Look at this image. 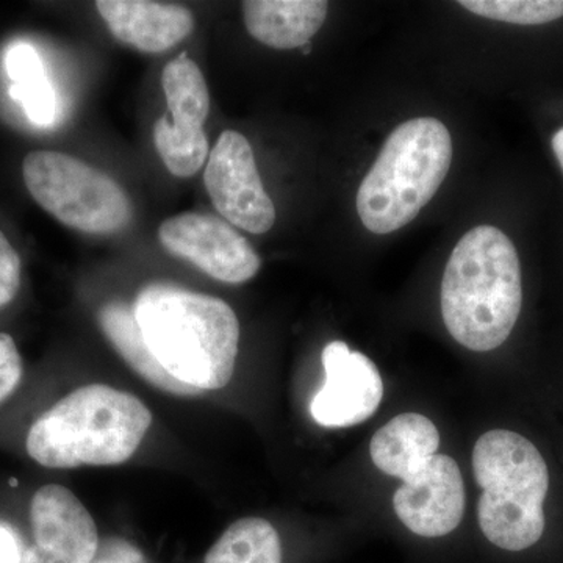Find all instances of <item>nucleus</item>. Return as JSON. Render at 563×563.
<instances>
[{"label":"nucleus","instance_id":"1","mask_svg":"<svg viewBox=\"0 0 563 563\" xmlns=\"http://www.w3.org/2000/svg\"><path fill=\"white\" fill-rule=\"evenodd\" d=\"M147 346L174 379L201 391L231 383L239 355L240 322L213 296L151 284L133 306Z\"/></svg>","mask_w":563,"mask_h":563},{"label":"nucleus","instance_id":"2","mask_svg":"<svg viewBox=\"0 0 563 563\" xmlns=\"http://www.w3.org/2000/svg\"><path fill=\"white\" fill-rule=\"evenodd\" d=\"M521 303V265L512 240L493 225L465 233L442 280V314L451 336L472 351L496 350L512 333Z\"/></svg>","mask_w":563,"mask_h":563},{"label":"nucleus","instance_id":"3","mask_svg":"<svg viewBox=\"0 0 563 563\" xmlns=\"http://www.w3.org/2000/svg\"><path fill=\"white\" fill-rule=\"evenodd\" d=\"M151 424V410L136 396L85 385L33 422L25 446L52 470L120 465L136 453Z\"/></svg>","mask_w":563,"mask_h":563},{"label":"nucleus","instance_id":"4","mask_svg":"<svg viewBox=\"0 0 563 563\" xmlns=\"http://www.w3.org/2000/svg\"><path fill=\"white\" fill-rule=\"evenodd\" d=\"M453 162V140L435 118L402 122L385 141L357 192L358 217L374 233L412 222L442 187Z\"/></svg>","mask_w":563,"mask_h":563},{"label":"nucleus","instance_id":"5","mask_svg":"<svg viewBox=\"0 0 563 563\" xmlns=\"http://www.w3.org/2000/svg\"><path fill=\"white\" fill-rule=\"evenodd\" d=\"M473 470L483 488L477 520L488 542L514 553L539 542L550 488V472L539 450L520 433L490 431L474 446Z\"/></svg>","mask_w":563,"mask_h":563},{"label":"nucleus","instance_id":"6","mask_svg":"<svg viewBox=\"0 0 563 563\" xmlns=\"http://www.w3.org/2000/svg\"><path fill=\"white\" fill-rule=\"evenodd\" d=\"M22 177L32 198L55 220L92 235H109L132 220L128 195L106 173L55 151L31 152Z\"/></svg>","mask_w":563,"mask_h":563},{"label":"nucleus","instance_id":"7","mask_svg":"<svg viewBox=\"0 0 563 563\" xmlns=\"http://www.w3.org/2000/svg\"><path fill=\"white\" fill-rule=\"evenodd\" d=\"M203 184L214 209L236 228L265 233L276 222V209L263 188L254 151L242 133H221L210 152Z\"/></svg>","mask_w":563,"mask_h":563},{"label":"nucleus","instance_id":"8","mask_svg":"<svg viewBox=\"0 0 563 563\" xmlns=\"http://www.w3.org/2000/svg\"><path fill=\"white\" fill-rule=\"evenodd\" d=\"M158 240L176 257L225 284L251 280L262 266L261 257L242 233L211 214H176L163 222Z\"/></svg>","mask_w":563,"mask_h":563},{"label":"nucleus","instance_id":"9","mask_svg":"<svg viewBox=\"0 0 563 563\" xmlns=\"http://www.w3.org/2000/svg\"><path fill=\"white\" fill-rule=\"evenodd\" d=\"M33 543L24 563H92L99 533L87 507L58 484L43 485L31 504Z\"/></svg>","mask_w":563,"mask_h":563},{"label":"nucleus","instance_id":"10","mask_svg":"<svg viewBox=\"0 0 563 563\" xmlns=\"http://www.w3.org/2000/svg\"><path fill=\"white\" fill-rule=\"evenodd\" d=\"M325 383L314 395L310 412L324 428H350L372 418L383 401L379 369L365 354L332 342L322 351Z\"/></svg>","mask_w":563,"mask_h":563},{"label":"nucleus","instance_id":"11","mask_svg":"<svg viewBox=\"0 0 563 563\" xmlns=\"http://www.w3.org/2000/svg\"><path fill=\"white\" fill-rule=\"evenodd\" d=\"M402 483L395 493L393 507L409 531L435 539L461 525L465 487L454 459L435 454Z\"/></svg>","mask_w":563,"mask_h":563},{"label":"nucleus","instance_id":"12","mask_svg":"<svg viewBox=\"0 0 563 563\" xmlns=\"http://www.w3.org/2000/svg\"><path fill=\"white\" fill-rule=\"evenodd\" d=\"M96 9L114 38L147 54L172 49L195 29L191 11L173 3L99 0Z\"/></svg>","mask_w":563,"mask_h":563},{"label":"nucleus","instance_id":"13","mask_svg":"<svg viewBox=\"0 0 563 563\" xmlns=\"http://www.w3.org/2000/svg\"><path fill=\"white\" fill-rule=\"evenodd\" d=\"M329 3L322 0H246L244 24L252 38L273 49H296L317 35Z\"/></svg>","mask_w":563,"mask_h":563},{"label":"nucleus","instance_id":"14","mask_svg":"<svg viewBox=\"0 0 563 563\" xmlns=\"http://www.w3.org/2000/svg\"><path fill=\"white\" fill-rule=\"evenodd\" d=\"M439 429L420 413H402L383 426L372 439L374 465L406 481L439 451Z\"/></svg>","mask_w":563,"mask_h":563},{"label":"nucleus","instance_id":"15","mask_svg":"<svg viewBox=\"0 0 563 563\" xmlns=\"http://www.w3.org/2000/svg\"><path fill=\"white\" fill-rule=\"evenodd\" d=\"M99 325L111 346L121 355L122 361L143 377L146 383L154 385L158 390L173 393L179 396H198L201 390L190 385L179 383L172 374L158 363L152 354L139 322H136L133 307L121 301L103 303L98 313Z\"/></svg>","mask_w":563,"mask_h":563},{"label":"nucleus","instance_id":"16","mask_svg":"<svg viewBox=\"0 0 563 563\" xmlns=\"http://www.w3.org/2000/svg\"><path fill=\"white\" fill-rule=\"evenodd\" d=\"M162 87L173 128L179 132L203 131L210 113L209 87L202 70L187 54H180L165 66Z\"/></svg>","mask_w":563,"mask_h":563},{"label":"nucleus","instance_id":"17","mask_svg":"<svg viewBox=\"0 0 563 563\" xmlns=\"http://www.w3.org/2000/svg\"><path fill=\"white\" fill-rule=\"evenodd\" d=\"M203 563H282L279 533L263 518H243L225 529Z\"/></svg>","mask_w":563,"mask_h":563},{"label":"nucleus","instance_id":"18","mask_svg":"<svg viewBox=\"0 0 563 563\" xmlns=\"http://www.w3.org/2000/svg\"><path fill=\"white\" fill-rule=\"evenodd\" d=\"M154 143L169 173L181 179L195 176L210 155L206 132L176 131L168 114L155 122Z\"/></svg>","mask_w":563,"mask_h":563},{"label":"nucleus","instance_id":"19","mask_svg":"<svg viewBox=\"0 0 563 563\" xmlns=\"http://www.w3.org/2000/svg\"><path fill=\"white\" fill-rule=\"evenodd\" d=\"M477 16L518 25L548 24L563 16V0H462Z\"/></svg>","mask_w":563,"mask_h":563},{"label":"nucleus","instance_id":"20","mask_svg":"<svg viewBox=\"0 0 563 563\" xmlns=\"http://www.w3.org/2000/svg\"><path fill=\"white\" fill-rule=\"evenodd\" d=\"M10 95L24 106L25 113L33 124L46 128L54 121L57 101L44 73L11 85Z\"/></svg>","mask_w":563,"mask_h":563},{"label":"nucleus","instance_id":"21","mask_svg":"<svg viewBox=\"0 0 563 563\" xmlns=\"http://www.w3.org/2000/svg\"><path fill=\"white\" fill-rule=\"evenodd\" d=\"M21 257L0 231V309L9 306L21 287Z\"/></svg>","mask_w":563,"mask_h":563},{"label":"nucleus","instance_id":"22","mask_svg":"<svg viewBox=\"0 0 563 563\" xmlns=\"http://www.w3.org/2000/svg\"><path fill=\"white\" fill-rule=\"evenodd\" d=\"M22 379V361L16 343L0 332V404L9 399Z\"/></svg>","mask_w":563,"mask_h":563},{"label":"nucleus","instance_id":"23","mask_svg":"<svg viewBox=\"0 0 563 563\" xmlns=\"http://www.w3.org/2000/svg\"><path fill=\"white\" fill-rule=\"evenodd\" d=\"M7 73L13 84H16V81L29 79V77L38 76L44 70L36 51L29 44L18 43L10 47L9 54H7Z\"/></svg>","mask_w":563,"mask_h":563},{"label":"nucleus","instance_id":"24","mask_svg":"<svg viewBox=\"0 0 563 563\" xmlns=\"http://www.w3.org/2000/svg\"><path fill=\"white\" fill-rule=\"evenodd\" d=\"M20 554H18L16 543L13 537L5 529L0 528V563H18Z\"/></svg>","mask_w":563,"mask_h":563},{"label":"nucleus","instance_id":"25","mask_svg":"<svg viewBox=\"0 0 563 563\" xmlns=\"http://www.w3.org/2000/svg\"><path fill=\"white\" fill-rule=\"evenodd\" d=\"M553 151L555 154V158H558L559 165H561L563 172V129L554 133Z\"/></svg>","mask_w":563,"mask_h":563},{"label":"nucleus","instance_id":"26","mask_svg":"<svg viewBox=\"0 0 563 563\" xmlns=\"http://www.w3.org/2000/svg\"><path fill=\"white\" fill-rule=\"evenodd\" d=\"M310 51L312 49H310L309 44H306V46H303V54H310Z\"/></svg>","mask_w":563,"mask_h":563}]
</instances>
